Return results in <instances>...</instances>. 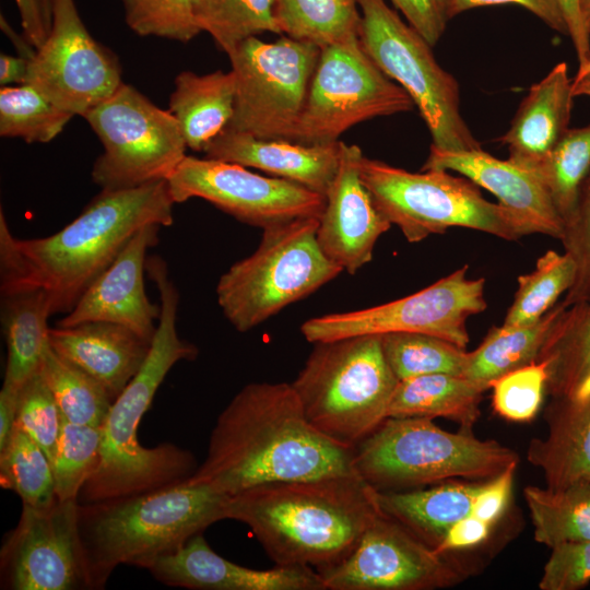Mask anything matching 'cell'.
Returning a JSON list of instances; mask_svg holds the SVG:
<instances>
[{"label":"cell","mask_w":590,"mask_h":590,"mask_svg":"<svg viewBox=\"0 0 590 590\" xmlns=\"http://www.w3.org/2000/svg\"><path fill=\"white\" fill-rule=\"evenodd\" d=\"M355 448L307 418L288 382H251L219 415L206 457L185 482L233 496L280 482L357 473Z\"/></svg>","instance_id":"obj_1"},{"label":"cell","mask_w":590,"mask_h":590,"mask_svg":"<svg viewBox=\"0 0 590 590\" xmlns=\"http://www.w3.org/2000/svg\"><path fill=\"white\" fill-rule=\"evenodd\" d=\"M174 204L166 179L102 189L63 228L31 239L13 236L1 209V296L40 290L51 316L68 314L139 229L173 224Z\"/></svg>","instance_id":"obj_2"},{"label":"cell","mask_w":590,"mask_h":590,"mask_svg":"<svg viewBox=\"0 0 590 590\" xmlns=\"http://www.w3.org/2000/svg\"><path fill=\"white\" fill-rule=\"evenodd\" d=\"M146 272L160 293L156 332L146 359L113 402L101 427L98 462L81 487L76 499L81 505L180 484L198 468L193 455L184 448L170 442L146 448L138 440L140 421L168 371L176 363L192 361L198 355V349L178 335L179 293L165 261L157 256L150 257Z\"/></svg>","instance_id":"obj_3"},{"label":"cell","mask_w":590,"mask_h":590,"mask_svg":"<svg viewBox=\"0 0 590 590\" xmlns=\"http://www.w3.org/2000/svg\"><path fill=\"white\" fill-rule=\"evenodd\" d=\"M226 519L247 524L283 566L316 570L342 560L382 511L358 473L259 485L226 503Z\"/></svg>","instance_id":"obj_4"},{"label":"cell","mask_w":590,"mask_h":590,"mask_svg":"<svg viewBox=\"0 0 590 590\" xmlns=\"http://www.w3.org/2000/svg\"><path fill=\"white\" fill-rule=\"evenodd\" d=\"M228 496L182 482L130 497L81 505L78 527L90 589L118 565L149 567L212 523L226 519Z\"/></svg>","instance_id":"obj_5"},{"label":"cell","mask_w":590,"mask_h":590,"mask_svg":"<svg viewBox=\"0 0 590 590\" xmlns=\"http://www.w3.org/2000/svg\"><path fill=\"white\" fill-rule=\"evenodd\" d=\"M518 455L469 427L447 432L432 418L388 417L355 447L356 472L377 491L451 480L485 481L518 465Z\"/></svg>","instance_id":"obj_6"},{"label":"cell","mask_w":590,"mask_h":590,"mask_svg":"<svg viewBox=\"0 0 590 590\" xmlns=\"http://www.w3.org/2000/svg\"><path fill=\"white\" fill-rule=\"evenodd\" d=\"M314 344L291 385L317 429L355 448L389 417L399 379L385 357L380 335Z\"/></svg>","instance_id":"obj_7"},{"label":"cell","mask_w":590,"mask_h":590,"mask_svg":"<svg viewBox=\"0 0 590 590\" xmlns=\"http://www.w3.org/2000/svg\"><path fill=\"white\" fill-rule=\"evenodd\" d=\"M361 179L380 213L409 243L465 227L503 239L535 234L518 213L486 200L479 186L447 170L411 173L363 156Z\"/></svg>","instance_id":"obj_8"},{"label":"cell","mask_w":590,"mask_h":590,"mask_svg":"<svg viewBox=\"0 0 590 590\" xmlns=\"http://www.w3.org/2000/svg\"><path fill=\"white\" fill-rule=\"evenodd\" d=\"M318 224L304 217L262 229L257 249L221 275L217 304L237 331L253 329L343 271L321 250Z\"/></svg>","instance_id":"obj_9"},{"label":"cell","mask_w":590,"mask_h":590,"mask_svg":"<svg viewBox=\"0 0 590 590\" xmlns=\"http://www.w3.org/2000/svg\"><path fill=\"white\" fill-rule=\"evenodd\" d=\"M359 39L378 66L411 97L433 146L445 151L482 149L460 114L459 85L436 61L432 46L385 0H358Z\"/></svg>","instance_id":"obj_10"},{"label":"cell","mask_w":590,"mask_h":590,"mask_svg":"<svg viewBox=\"0 0 590 590\" xmlns=\"http://www.w3.org/2000/svg\"><path fill=\"white\" fill-rule=\"evenodd\" d=\"M103 144L91 176L102 189L138 187L167 179L188 148L173 114L130 84L82 116Z\"/></svg>","instance_id":"obj_11"},{"label":"cell","mask_w":590,"mask_h":590,"mask_svg":"<svg viewBox=\"0 0 590 590\" xmlns=\"http://www.w3.org/2000/svg\"><path fill=\"white\" fill-rule=\"evenodd\" d=\"M320 50L286 35L272 43L250 37L236 46L227 54L236 98L225 129L293 142Z\"/></svg>","instance_id":"obj_12"},{"label":"cell","mask_w":590,"mask_h":590,"mask_svg":"<svg viewBox=\"0 0 590 590\" xmlns=\"http://www.w3.org/2000/svg\"><path fill=\"white\" fill-rule=\"evenodd\" d=\"M414 106L409 94L368 56L359 34L351 35L321 48L293 142L334 143L362 121Z\"/></svg>","instance_id":"obj_13"},{"label":"cell","mask_w":590,"mask_h":590,"mask_svg":"<svg viewBox=\"0 0 590 590\" xmlns=\"http://www.w3.org/2000/svg\"><path fill=\"white\" fill-rule=\"evenodd\" d=\"M468 266L432 285L392 300L364 309L333 312L308 319L300 331L310 343L359 335L393 332H421L439 337L465 349L467 320L484 311L485 280L467 278Z\"/></svg>","instance_id":"obj_14"},{"label":"cell","mask_w":590,"mask_h":590,"mask_svg":"<svg viewBox=\"0 0 590 590\" xmlns=\"http://www.w3.org/2000/svg\"><path fill=\"white\" fill-rule=\"evenodd\" d=\"M174 203L200 198L238 221L262 229L304 217H320L326 197L247 167L186 155L166 179Z\"/></svg>","instance_id":"obj_15"},{"label":"cell","mask_w":590,"mask_h":590,"mask_svg":"<svg viewBox=\"0 0 590 590\" xmlns=\"http://www.w3.org/2000/svg\"><path fill=\"white\" fill-rule=\"evenodd\" d=\"M326 590H434L467 578L465 567L381 514L339 563L317 570Z\"/></svg>","instance_id":"obj_16"},{"label":"cell","mask_w":590,"mask_h":590,"mask_svg":"<svg viewBox=\"0 0 590 590\" xmlns=\"http://www.w3.org/2000/svg\"><path fill=\"white\" fill-rule=\"evenodd\" d=\"M122 83L118 57L84 25L74 0H52V25L30 59L27 84L73 116L109 97Z\"/></svg>","instance_id":"obj_17"},{"label":"cell","mask_w":590,"mask_h":590,"mask_svg":"<svg viewBox=\"0 0 590 590\" xmlns=\"http://www.w3.org/2000/svg\"><path fill=\"white\" fill-rule=\"evenodd\" d=\"M1 589H90L78 527V500L23 505L0 551Z\"/></svg>","instance_id":"obj_18"},{"label":"cell","mask_w":590,"mask_h":590,"mask_svg":"<svg viewBox=\"0 0 590 590\" xmlns=\"http://www.w3.org/2000/svg\"><path fill=\"white\" fill-rule=\"evenodd\" d=\"M363 156L356 144L340 142L338 169L317 228L323 253L350 274L371 260L378 238L391 226L361 179Z\"/></svg>","instance_id":"obj_19"},{"label":"cell","mask_w":590,"mask_h":590,"mask_svg":"<svg viewBox=\"0 0 590 590\" xmlns=\"http://www.w3.org/2000/svg\"><path fill=\"white\" fill-rule=\"evenodd\" d=\"M161 226L139 229L110 266L85 290L71 311L56 326L73 327L85 322L118 323L152 342L160 306L152 304L144 287L146 252L158 241Z\"/></svg>","instance_id":"obj_20"},{"label":"cell","mask_w":590,"mask_h":590,"mask_svg":"<svg viewBox=\"0 0 590 590\" xmlns=\"http://www.w3.org/2000/svg\"><path fill=\"white\" fill-rule=\"evenodd\" d=\"M148 570L167 586L197 590H326L319 573L311 567H244L216 554L202 533L157 558Z\"/></svg>","instance_id":"obj_21"},{"label":"cell","mask_w":590,"mask_h":590,"mask_svg":"<svg viewBox=\"0 0 590 590\" xmlns=\"http://www.w3.org/2000/svg\"><path fill=\"white\" fill-rule=\"evenodd\" d=\"M428 169L461 174L518 213L535 233L562 239L564 221L547 190L532 172L510 160L496 158L482 149L453 152L432 145L422 170Z\"/></svg>","instance_id":"obj_22"},{"label":"cell","mask_w":590,"mask_h":590,"mask_svg":"<svg viewBox=\"0 0 590 590\" xmlns=\"http://www.w3.org/2000/svg\"><path fill=\"white\" fill-rule=\"evenodd\" d=\"M340 142L306 145L225 129L203 152L208 158L257 168L326 197L338 169Z\"/></svg>","instance_id":"obj_23"},{"label":"cell","mask_w":590,"mask_h":590,"mask_svg":"<svg viewBox=\"0 0 590 590\" xmlns=\"http://www.w3.org/2000/svg\"><path fill=\"white\" fill-rule=\"evenodd\" d=\"M55 352L98 380L113 402L139 371L152 342L118 323L85 322L49 329Z\"/></svg>","instance_id":"obj_24"},{"label":"cell","mask_w":590,"mask_h":590,"mask_svg":"<svg viewBox=\"0 0 590 590\" xmlns=\"http://www.w3.org/2000/svg\"><path fill=\"white\" fill-rule=\"evenodd\" d=\"M573 98L567 64L559 62L530 87L498 138L508 148V160L527 169L542 161L569 128Z\"/></svg>","instance_id":"obj_25"},{"label":"cell","mask_w":590,"mask_h":590,"mask_svg":"<svg viewBox=\"0 0 590 590\" xmlns=\"http://www.w3.org/2000/svg\"><path fill=\"white\" fill-rule=\"evenodd\" d=\"M547 435L530 441L527 459L550 488L590 483V396L553 397L545 410Z\"/></svg>","instance_id":"obj_26"},{"label":"cell","mask_w":590,"mask_h":590,"mask_svg":"<svg viewBox=\"0 0 590 590\" xmlns=\"http://www.w3.org/2000/svg\"><path fill=\"white\" fill-rule=\"evenodd\" d=\"M483 483L451 480L426 489L377 491V502L382 514L436 550L449 529L472 512Z\"/></svg>","instance_id":"obj_27"},{"label":"cell","mask_w":590,"mask_h":590,"mask_svg":"<svg viewBox=\"0 0 590 590\" xmlns=\"http://www.w3.org/2000/svg\"><path fill=\"white\" fill-rule=\"evenodd\" d=\"M168 110L178 121L186 144L192 151L206 145L228 126L235 106L234 72L206 74L182 71L175 79Z\"/></svg>","instance_id":"obj_28"},{"label":"cell","mask_w":590,"mask_h":590,"mask_svg":"<svg viewBox=\"0 0 590 590\" xmlns=\"http://www.w3.org/2000/svg\"><path fill=\"white\" fill-rule=\"evenodd\" d=\"M50 306L44 291L19 292L1 296V323L7 345L2 388L19 392L39 370L49 347Z\"/></svg>","instance_id":"obj_29"},{"label":"cell","mask_w":590,"mask_h":590,"mask_svg":"<svg viewBox=\"0 0 590 590\" xmlns=\"http://www.w3.org/2000/svg\"><path fill=\"white\" fill-rule=\"evenodd\" d=\"M538 362L546 366V392L552 398L590 396V298L563 310Z\"/></svg>","instance_id":"obj_30"},{"label":"cell","mask_w":590,"mask_h":590,"mask_svg":"<svg viewBox=\"0 0 590 590\" xmlns=\"http://www.w3.org/2000/svg\"><path fill=\"white\" fill-rule=\"evenodd\" d=\"M484 390L461 375L430 374L399 380L389 417H445L472 428Z\"/></svg>","instance_id":"obj_31"},{"label":"cell","mask_w":590,"mask_h":590,"mask_svg":"<svg viewBox=\"0 0 590 590\" xmlns=\"http://www.w3.org/2000/svg\"><path fill=\"white\" fill-rule=\"evenodd\" d=\"M566 307L560 302L531 324L492 328L482 343L468 352L463 376L486 391L505 374L538 362L553 324Z\"/></svg>","instance_id":"obj_32"},{"label":"cell","mask_w":590,"mask_h":590,"mask_svg":"<svg viewBox=\"0 0 590 590\" xmlns=\"http://www.w3.org/2000/svg\"><path fill=\"white\" fill-rule=\"evenodd\" d=\"M523 496L538 543L553 548L590 540V483L563 488L529 485Z\"/></svg>","instance_id":"obj_33"},{"label":"cell","mask_w":590,"mask_h":590,"mask_svg":"<svg viewBox=\"0 0 590 590\" xmlns=\"http://www.w3.org/2000/svg\"><path fill=\"white\" fill-rule=\"evenodd\" d=\"M281 33L320 49L359 34L358 0H274Z\"/></svg>","instance_id":"obj_34"},{"label":"cell","mask_w":590,"mask_h":590,"mask_svg":"<svg viewBox=\"0 0 590 590\" xmlns=\"http://www.w3.org/2000/svg\"><path fill=\"white\" fill-rule=\"evenodd\" d=\"M39 370L50 388L64 420L102 427L113 400L106 388L79 366L49 347Z\"/></svg>","instance_id":"obj_35"},{"label":"cell","mask_w":590,"mask_h":590,"mask_svg":"<svg viewBox=\"0 0 590 590\" xmlns=\"http://www.w3.org/2000/svg\"><path fill=\"white\" fill-rule=\"evenodd\" d=\"M528 170L547 190L565 227L590 170V125L568 128L553 150Z\"/></svg>","instance_id":"obj_36"},{"label":"cell","mask_w":590,"mask_h":590,"mask_svg":"<svg viewBox=\"0 0 590 590\" xmlns=\"http://www.w3.org/2000/svg\"><path fill=\"white\" fill-rule=\"evenodd\" d=\"M194 15L201 32L209 33L226 54L259 34H282L274 0H196Z\"/></svg>","instance_id":"obj_37"},{"label":"cell","mask_w":590,"mask_h":590,"mask_svg":"<svg viewBox=\"0 0 590 590\" xmlns=\"http://www.w3.org/2000/svg\"><path fill=\"white\" fill-rule=\"evenodd\" d=\"M576 275L577 267L569 253L547 250L531 273L518 278V290L503 324L518 327L541 319L570 290Z\"/></svg>","instance_id":"obj_38"},{"label":"cell","mask_w":590,"mask_h":590,"mask_svg":"<svg viewBox=\"0 0 590 590\" xmlns=\"http://www.w3.org/2000/svg\"><path fill=\"white\" fill-rule=\"evenodd\" d=\"M0 483L2 487L15 492L25 506L46 508L57 500L48 457L16 425L8 444L0 450Z\"/></svg>","instance_id":"obj_39"},{"label":"cell","mask_w":590,"mask_h":590,"mask_svg":"<svg viewBox=\"0 0 590 590\" xmlns=\"http://www.w3.org/2000/svg\"><path fill=\"white\" fill-rule=\"evenodd\" d=\"M385 357L399 380L430 375L463 376L468 352L455 343L421 332L380 335Z\"/></svg>","instance_id":"obj_40"},{"label":"cell","mask_w":590,"mask_h":590,"mask_svg":"<svg viewBox=\"0 0 590 590\" xmlns=\"http://www.w3.org/2000/svg\"><path fill=\"white\" fill-rule=\"evenodd\" d=\"M74 116L49 101L31 84L0 90V135L27 143L54 140Z\"/></svg>","instance_id":"obj_41"},{"label":"cell","mask_w":590,"mask_h":590,"mask_svg":"<svg viewBox=\"0 0 590 590\" xmlns=\"http://www.w3.org/2000/svg\"><path fill=\"white\" fill-rule=\"evenodd\" d=\"M101 442V427L73 424L62 420L51 461L58 500L78 499L81 487L97 465Z\"/></svg>","instance_id":"obj_42"},{"label":"cell","mask_w":590,"mask_h":590,"mask_svg":"<svg viewBox=\"0 0 590 590\" xmlns=\"http://www.w3.org/2000/svg\"><path fill=\"white\" fill-rule=\"evenodd\" d=\"M125 21L139 36L188 43L201 33L196 0H121Z\"/></svg>","instance_id":"obj_43"},{"label":"cell","mask_w":590,"mask_h":590,"mask_svg":"<svg viewBox=\"0 0 590 590\" xmlns=\"http://www.w3.org/2000/svg\"><path fill=\"white\" fill-rule=\"evenodd\" d=\"M63 416L40 370L19 390L15 425L54 459Z\"/></svg>","instance_id":"obj_44"},{"label":"cell","mask_w":590,"mask_h":590,"mask_svg":"<svg viewBox=\"0 0 590 590\" xmlns=\"http://www.w3.org/2000/svg\"><path fill=\"white\" fill-rule=\"evenodd\" d=\"M546 381V366L542 362L505 374L491 386L494 412L510 422L533 420L543 402Z\"/></svg>","instance_id":"obj_45"},{"label":"cell","mask_w":590,"mask_h":590,"mask_svg":"<svg viewBox=\"0 0 590 590\" xmlns=\"http://www.w3.org/2000/svg\"><path fill=\"white\" fill-rule=\"evenodd\" d=\"M560 240L565 252L571 256L577 267L575 283L563 300L570 306L590 298V170L581 184Z\"/></svg>","instance_id":"obj_46"},{"label":"cell","mask_w":590,"mask_h":590,"mask_svg":"<svg viewBox=\"0 0 590 590\" xmlns=\"http://www.w3.org/2000/svg\"><path fill=\"white\" fill-rule=\"evenodd\" d=\"M551 550L539 582L541 590H578L590 582V540Z\"/></svg>","instance_id":"obj_47"},{"label":"cell","mask_w":590,"mask_h":590,"mask_svg":"<svg viewBox=\"0 0 590 590\" xmlns=\"http://www.w3.org/2000/svg\"><path fill=\"white\" fill-rule=\"evenodd\" d=\"M408 23L434 47L449 21L444 0H391Z\"/></svg>","instance_id":"obj_48"},{"label":"cell","mask_w":590,"mask_h":590,"mask_svg":"<svg viewBox=\"0 0 590 590\" xmlns=\"http://www.w3.org/2000/svg\"><path fill=\"white\" fill-rule=\"evenodd\" d=\"M448 19L470 9L487 5H520L543 21L552 30L568 34L567 25L558 0H444Z\"/></svg>","instance_id":"obj_49"},{"label":"cell","mask_w":590,"mask_h":590,"mask_svg":"<svg viewBox=\"0 0 590 590\" xmlns=\"http://www.w3.org/2000/svg\"><path fill=\"white\" fill-rule=\"evenodd\" d=\"M517 465H512L495 477L485 480L476 495L471 515L495 526L506 511L514 484Z\"/></svg>","instance_id":"obj_50"},{"label":"cell","mask_w":590,"mask_h":590,"mask_svg":"<svg viewBox=\"0 0 590 590\" xmlns=\"http://www.w3.org/2000/svg\"><path fill=\"white\" fill-rule=\"evenodd\" d=\"M24 38L35 48L48 37L52 25V0H14Z\"/></svg>","instance_id":"obj_51"},{"label":"cell","mask_w":590,"mask_h":590,"mask_svg":"<svg viewBox=\"0 0 590 590\" xmlns=\"http://www.w3.org/2000/svg\"><path fill=\"white\" fill-rule=\"evenodd\" d=\"M493 527L470 514L449 529L436 551L452 553L475 547L488 539Z\"/></svg>","instance_id":"obj_52"},{"label":"cell","mask_w":590,"mask_h":590,"mask_svg":"<svg viewBox=\"0 0 590 590\" xmlns=\"http://www.w3.org/2000/svg\"><path fill=\"white\" fill-rule=\"evenodd\" d=\"M567 25L568 36L574 45L578 66L590 59V33L588 32L580 8V0H558Z\"/></svg>","instance_id":"obj_53"},{"label":"cell","mask_w":590,"mask_h":590,"mask_svg":"<svg viewBox=\"0 0 590 590\" xmlns=\"http://www.w3.org/2000/svg\"><path fill=\"white\" fill-rule=\"evenodd\" d=\"M30 58L25 56L0 55V85L25 84L28 79Z\"/></svg>","instance_id":"obj_54"},{"label":"cell","mask_w":590,"mask_h":590,"mask_svg":"<svg viewBox=\"0 0 590 590\" xmlns=\"http://www.w3.org/2000/svg\"><path fill=\"white\" fill-rule=\"evenodd\" d=\"M19 392L0 391V450L8 444L15 426Z\"/></svg>","instance_id":"obj_55"},{"label":"cell","mask_w":590,"mask_h":590,"mask_svg":"<svg viewBox=\"0 0 590 590\" xmlns=\"http://www.w3.org/2000/svg\"><path fill=\"white\" fill-rule=\"evenodd\" d=\"M571 94L574 97L590 96V59L578 66V71L571 79Z\"/></svg>","instance_id":"obj_56"},{"label":"cell","mask_w":590,"mask_h":590,"mask_svg":"<svg viewBox=\"0 0 590 590\" xmlns=\"http://www.w3.org/2000/svg\"><path fill=\"white\" fill-rule=\"evenodd\" d=\"M580 8L585 25L590 33V0H580Z\"/></svg>","instance_id":"obj_57"}]
</instances>
